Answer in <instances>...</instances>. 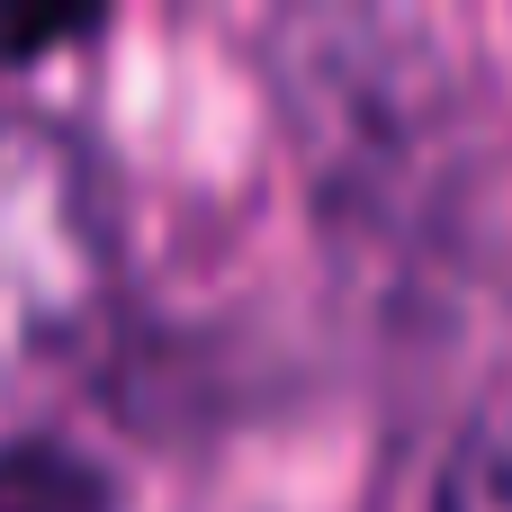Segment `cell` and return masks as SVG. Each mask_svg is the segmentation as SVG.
Listing matches in <instances>:
<instances>
[{
  "mask_svg": "<svg viewBox=\"0 0 512 512\" xmlns=\"http://www.w3.org/2000/svg\"><path fill=\"white\" fill-rule=\"evenodd\" d=\"M117 297V225L72 126L0 108V432L90 351Z\"/></svg>",
  "mask_w": 512,
  "mask_h": 512,
  "instance_id": "6da1fadb",
  "label": "cell"
},
{
  "mask_svg": "<svg viewBox=\"0 0 512 512\" xmlns=\"http://www.w3.org/2000/svg\"><path fill=\"white\" fill-rule=\"evenodd\" d=\"M432 512H512V414H486L450 441Z\"/></svg>",
  "mask_w": 512,
  "mask_h": 512,
  "instance_id": "7a4b0ae2",
  "label": "cell"
},
{
  "mask_svg": "<svg viewBox=\"0 0 512 512\" xmlns=\"http://www.w3.org/2000/svg\"><path fill=\"white\" fill-rule=\"evenodd\" d=\"M0 512H108L99 486L54 450H0Z\"/></svg>",
  "mask_w": 512,
  "mask_h": 512,
  "instance_id": "3957f363",
  "label": "cell"
}]
</instances>
